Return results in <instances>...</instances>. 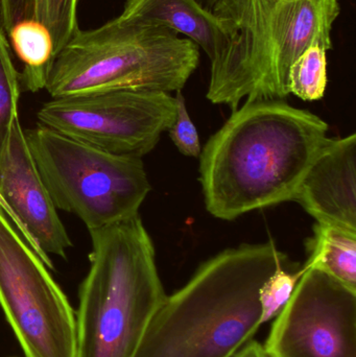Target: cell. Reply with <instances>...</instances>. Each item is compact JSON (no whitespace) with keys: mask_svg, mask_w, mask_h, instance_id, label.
<instances>
[{"mask_svg":"<svg viewBox=\"0 0 356 357\" xmlns=\"http://www.w3.org/2000/svg\"><path fill=\"white\" fill-rule=\"evenodd\" d=\"M327 86L326 50L318 44L307 47L288 73L290 94L307 102L321 100Z\"/></svg>","mask_w":356,"mask_h":357,"instance_id":"cell-16","label":"cell"},{"mask_svg":"<svg viewBox=\"0 0 356 357\" xmlns=\"http://www.w3.org/2000/svg\"><path fill=\"white\" fill-rule=\"evenodd\" d=\"M77 4L79 0H0V26L6 35L22 21L44 25L52 36L56 56L79 29Z\"/></svg>","mask_w":356,"mask_h":357,"instance_id":"cell-13","label":"cell"},{"mask_svg":"<svg viewBox=\"0 0 356 357\" xmlns=\"http://www.w3.org/2000/svg\"><path fill=\"white\" fill-rule=\"evenodd\" d=\"M56 209L95 230L137 215L150 191L142 158L121 156L37 125L24 131Z\"/></svg>","mask_w":356,"mask_h":357,"instance_id":"cell-6","label":"cell"},{"mask_svg":"<svg viewBox=\"0 0 356 357\" xmlns=\"http://www.w3.org/2000/svg\"><path fill=\"white\" fill-rule=\"evenodd\" d=\"M222 33L210 56L213 104L286 100L293 63L314 44L334 50L340 0H219Z\"/></svg>","mask_w":356,"mask_h":357,"instance_id":"cell-3","label":"cell"},{"mask_svg":"<svg viewBox=\"0 0 356 357\" xmlns=\"http://www.w3.org/2000/svg\"><path fill=\"white\" fill-rule=\"evenodd\" d=\"M0 210H1V211L6 214V218L10 220V222H12L13 226H14L15 228H16V230L18 231L19 234H20L21 236L24 238V241L29 243V247H31V249H33V251H35L36 253L39 255V257L43 260L44 264L47 266V268H49V270L50 268H54V264H52V259H50L49 256H47L45 253H43V252L41 251V249H40V248L36 245L35 241L31 239V237L29 236V233H27L26 230L23 228L22 225L20 224L18 218H17L16 216H15V214L13 213L12 210L10 209L8 204H6V202H4V199H2L1 195H0Z\"/></svg>","mask_w":356,"mask_h":357,"instance_id":"cell-20","label":"cell"},{"mask_svg":"<svg viewBox=\"0 0 356 357\" xmlns=\"http://www.w3.org/2000/svg\"><path fill=\"white\" fill-rule=\"evenodd\" d=\"M231 357H270L265 351L263 344L258 343L257 341L249 342L244 347L240 348L234 356Z\"/></svg>","mask_w":356,"mask_h":357,"instance_id":"cell-21","label":"cell"},{"mask_svg":"<svg viewBox=\"0 0 356 357\" xmlns=\"http://www.w3.org/2000/svg\"><path fill=\"white\" fill-rule=\"evenodd\" d=\"M291 264L276 268L259 289L261 324L275 319L286 305L304 273L302 268L291 272Z\"/></svg>","mask_w":356,"mask_h":357,"instance_id":"cell-18","label":"cell"},{"mask_svg":"<svg viewBox=\"0 0 356 357\" xmlns=\"http://www.w3.org/2000/svg\"><path fill=\"white\" fill-rule=\"evenodd\" d=\"M175 98L176 119L167 132L171 142L175 144L181 154L196 158L200 156L202 152L198 130L188 114L181 90L177 91Z\"/></svg>","mask_w":356,"mask_h":357,"instance_id":"cell-19","label":"cell"},{"mask_svg":"<svg viewBox=\"0 0 356 357\" xmlns=\"http://www.w3.org/2000/svg\"><path fill=\"white\" fill-rule=\"evenodd\" d=\"M196 1H198L203 8L211 10V8H213V6H215L219 0H196Z\"/></svg>","mask_w":356,"mask_h":357,"instance_id":"cell-22","label":"cell"},{"mask_svg":"<svg viewBox=\"0 0 356 357\" xmlns=\"http://www.w3.org/2000/svg\"><path fill=\"white\" fill-rule=\"evenodd\" d=\"M20 73L10 58V44L0 26V157L8 142L13 121L19 116Z\"/></svg>","mask_w":356,"mask_h":357,"instance_id":"cell-17","label":"cell"},{"mask_svg":"<svg viewBox=\"0 0 356 357\" xmlns=\"http://www.w3.org/2000/svg\"><path fill=\"white\" fill-rule=\"evenodd\" d=\"M288 256L273 243L226 250L167 296L135 357H231L261 322L259 289Z\"/></svg>","mask_w":356,"mask_h":357,"instance_id":"cell-2","label":"cell"},{"mask_svg":"<svg viewBox=\"0 0 356 357\" xmlns=\"http://www.w3.org/2000/svg\"><path fill=\"white\" fill-rule=\"evenodd\" d=\"M200 63V48L173 29L119 15L75 31L50 68L52 98L119 90L171 93L183 89Z\"/></svg>","mask_w":356,"mask_h":357,"instance_id":"cell-5","label":"cell"},{"mask_svg":"<svg viewBox=\"0 0 356 357\" xmlns=\"http://www.w3.org/2000/svg\"><path fill=\"white\" fill-rule=\"evenodd\" d=\"M121 15L185 35L209 59L221 37V19L196 0H127Z\"/></svg>","mask_w":356,"mask_h":357,"instance_id":"cell-12","label":"cell"},{"mask_svg":"<svg viewBox=\"0 0 356 357\" xmlns=\"http://www.w3.org/2000/svg\"><path fill=\"white\" fill-rule=\"evenodd\" d=\"M305 266L356 291V233L317 224Z\"/></svg>","mask_w":356,"mask_h":357,"instance_id":"cell-14","label":"cell"},{"mask_svg":"<svg viewBox=\"0 0 356 357\" xmlns=\"http://www.w3.org/2000/svg\"><path fill=\"white\" fill-rule=\"evenodd\" d=\"M6 35L24 65L20 73L23 87L31 92L45 89L56 56L54 42L48 29L36 21H22L13 26Z\"/></svg>","mask_w":356,"mask_h":357,"instance_id":"cell-15","label":"cell"},{"mask_svg":"<svg viewBox=\"0 0 356 357\" xmlns=\"http://www.w3.org/2000/svg\"><path fill=\"white\" fill-rule=\"evenodd\" d=\"M176 119L171 93L119 90L52 98L37 113L38 125L106 152L142 158Z\"/></svg>","mask_w":356,"mask_h":357,"instance_id":"cell-8","label":"cell"},{"mask_svg":"<svg viewBox=\"0 0 356 357\" xmlns=\"http://www.w3.org/2000/svg\"><path fill=\"white\" fill-rule=\"evenodd\" d=\"M290 301L272 325L270 357H356V291L304 266Z\"/></svg>","mask_w":356,"mask_h":357,"instance_id":"cell-9","label":"cell"},{"mask_svg":"<svg viewBox=\"0 0 356 357\" xmlns=\"http://www.w3.org/2000/svg\"><path fill=\"white\" fill-rule=\"evenodd\" d=\"M0 195L43 253L66 258L72 241L42 180L19 116L0 157Z\"/></svg>","mask_w":356,"mask_h":357,"instance_id":"cell-10","label":"cell"},{"mask_svg":"<svg viewBox=\"0 0 356 357\" xmlns=\"http://www.w3.org/2000/svg\"><path fill=\"white\" fill-rule=\"evenodd\" d=\"M328 125L284 100L246 102L201 152L207 211L224 220L294 201L327 142Z\"/></svg>","mask_w":356,"mask_h":357,"instance_id":"cell-1","label":"cell"},{"mask_svg":"<svg viewBox=\"0 0 356 357\" xmlns=\"http://www.w3.org/2000/svg\"><path fill=\"white\" fill-rule=\"evenodd\" d=\"M90 268L79 287L77 357H135L167 295L139 214L89 231Z\"/></svg>","mask_w":356,"mask_h":357,"instance_id":"cell-4","label":"cell"},{"mask_svg":"<svg viewBox=\"0 0 356 357\" xmlns=\"http://www.w3.org/2000/svg\"><path fill=\"white\" fill-rule=\"evenodd\" d=\"M295 202L318 224L356 233V135L328 138L303 178Z\"/></svg>","mask_w":356,"mask_h":357,"instance_id":"cell-11","label":"cell"},{"mask_svg":"<svg viewBox=\"0 0 356 357\" xmlns=\"http://www.w3.org/2000/svg\"><path fill=\"white\" fill-rule=\"evenodd\" d=\"M0 306L26 357H77L75 314L43 260L0 210Z\"/></svg>","mask_w":356,"mask_h":357,"instance_id":"cell-7","label":"cell"}]
</instances>
